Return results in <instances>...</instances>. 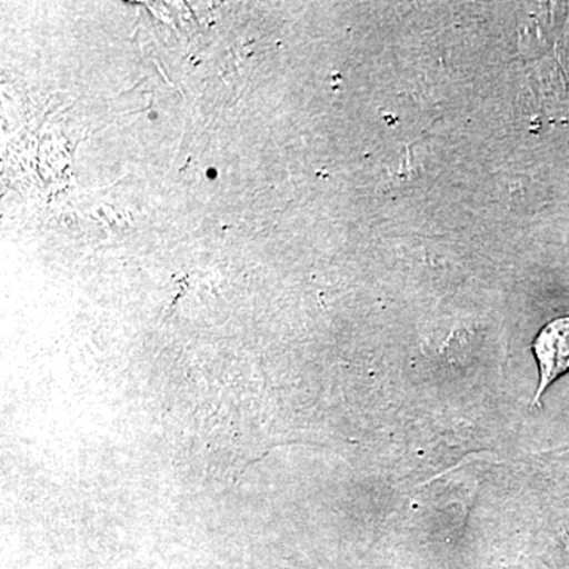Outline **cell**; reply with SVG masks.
I'll return each instance as SVG.
<instances>
[{"mask_svg": "<svg viewBox=\"0 0 569 569\" xmlns=\"http://www.w3.org/2000/svg\"><path fill=\"white\" fill-rule=\"evenodd\" d=\"M531 353L539 372L531 406H541L542 396L550 385L569 372V316L556 318L542 326L531 342Z\"/></svg>", "mask_w": 569, "mask_h": 569, "instance_id": "1", "label": "cell"}, {"mask_svg": "<svg viewBox=\"0 0 569 569\" xmlns=\"http://www.w3.org/2000/svg\"><path fill=\"white\" fill-rule=\"evenodd\" d=\"M216 170H208V176H211V178H216Z\"/></svg>", "mask_w": 569, "mask_h": 569, "instance_id": "2", "label": "cell"}]
</instances>
